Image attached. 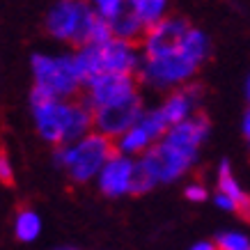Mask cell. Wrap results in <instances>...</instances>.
Listing matches in <instances>:
<instances>
[{
  "label": "cell",
  "mask_w": 250,
  "mask_h": 250,
  "mask_svg": "<svg viewBox=\"0 0 250 250\" xmlns=\"http://www.w3.org/2000/svg\"><path fill=\"white\" fill-rule=\"evenodd\" d=\"M32 120L46 143L62 147L94 131V113L83 99H48L30 94Z\"/></svg>",
  "instance_id": "6da1fadb"
},
{
  "label": "cell",
  "mask_w": 250,
  "mask_h": 250,
  "mask_svg": "<svg viewBox=\"0 0 250 250\" xmlns=\"http://www.w3.org/2000/svg\"><path fill=\"white\" fill-rule=\"evenodd\" d=\"M46 30L51 37L76 48L87 44L101 46L113 39L110 23L94 12L85 0H58L46 14Z\"/></svg>",
  "instance_id": "7a4b0ae2"
},
{
  "label": "cell",
  "mask_w": 250,
  "mask_h": 250,
  "mask_svg": "<svg viewBox=\"0 0 250 250\" xmlns=\"http://www.w3.org/2000/svg\"><path fill=\"white\" fill-rule=\"evenodd\" d=\"M113 154H115V140L92 131V133H87L76 143L55 147L53 161L55 166L62 167L69 174L71 182L87 184L92 179L97 182L99 172L104 170V166L108 163V159Z\"/></svg>",
  "instance_id": "3957f363"
},
{
  "label": "cell",
  "mask_w": 250,
  "mask_h": 250,
  "mask_svg": "<svg viewBox=\"0 0 250 250\" xmlns=\"http://www.w3.org/2000/svg\"><path fill=\"white\" fill-rule=\"evenodd\" d=\"M35 94L48 99H76L83 92V78L78 74L74 55L35 53L30 60Z\"/></svg>",
  "instance_id": "277c9868"
},
{
  "label": "cell",
  "mask_w": 250,
  "mask_h": 250,
  "mask_svg": "<svg viewBox=\"0 0 250 250\" xmlns=\"http://www.w3.org/2000/svg\"><path fill=\"white\" fill-rule=\"evenodd\" d=\"M197 69L200 64L193 58H188L182 48H177L161 58L143 60V67L138 71V81L149 87H156V90H179L193 81Z\"/></svg>",
  "instance_id": "5b68a950"
},
{
  "label": "cell",
  "mask_w": 250,
  "mask_h": 250,
  "mask_svg": "<svg viewBox=\"0 0 250 250\" xmlns=\"http://www.w3.org/2000/svg\"><path fill=\"white\" fill-rule=\"evenodd\" d=\"M138 161H140V166L147 172L152 174V179L156 184H170L182 179L184 174L195 166L197 154L188 152V149H182V147L167 143L163 138L161 143H156L149 152L145 156H140Z\"/></svg>",
  "instance_id": "8992f818"
},
{
  "label": "cell",
  "mask_w": 250,
  "mask_h": 250,
  "mask_svg": "<svg viewBox=\"0 0 250 250\" xmlns=\"http://www.w3.org/2000/svg\"><path fill=\"white\" fill-rule=\"evenodd\" d=\"M167 129L170 126L163 120L159 108H149V110H145L143 117L126 133H122L115 140V152L122 154V156H129V159H140L152 149L154 145L163 140Z\"/></svg>",
  "instance_id": "52a82bcc"
},
{
  "label": "cell",
  "mask_w": 250,
  "mask_h": 250,
  "mask_svg": "<svg viewBox=\"0 0 250 250\" xmlns=\"http://www.w3.org/2000/svg\"><path fill=\"white\" fill-rule=\"evenodd\" d=\"M138 78L120 76V74H101L83 85V101L92 108V113L99 108L115 106L120 101L138 97Z\"/></svg>",
  "instance_id": "ba28073f"
},
{
  "label": "cell",
  "mask_w": 250,
  "mask_h": 250,
  "mask_svg": "<svg viewBox=\"0 0 250 250\" xmlns=\"http://www.w3.org/2000/svg\"><path fill=\"white\" fill-rule=\"evenodd\" d=\"M143 113L145 108L140 94L133 99H126V101H120L115 106L99 108V110H94V131L110 138V140H117L122 133H126L143 117Z\"/></svg>",
  "instance_id": "9c48e42d"
},
{
  "label": "cell",
  "mask_w": 250,
  "mask_h": 250,
  "mask_svg": "<svg viewBox=\"0 0 250 250\" xmlns=\"http://www.w3.org/2000/svg\"><path fill=\"white\" fill-rule=\"evenodd\" d=\"M188 28H190L188 23L184 19H177V16H167L161 23H156L154 28H149L140 39V51H143L145 60L161 58V55L177 51L182 46Z\"/></svg>",
  "instance_id": "30bf717a"
},
{
  "label": "cell",
  "mask_w": 250,
  "mask_h": 250,
  "mask_svg": "<svg viewBox=\"0 0 250 250\" xmlns=\"http://www.w3.org/2000/svg\"><path fill=\"white\" fill-rule=\"evenodd\" d=\"M145 55L140 51V44L126 42V39H108L101 44V62L104 74H120V76H136L143 67Z\"/></svg>",
  "instance_id": "8fae6325"
},
{
  "label": "cell",
  "mask_w": 250,
  "mask_h": 250,
  "mask_svg": "<svg viewBox=\"0 0 250 250\" xmlns=\"http://www.w3.org/2000/svg\"><path fill=\"white\" fill-rule=\"evenodd\" d=\"M133 174H136V159H129V156H122L115 152L104 166V170L99 172L97 186L106 197L131 195Z\"/></svg>",
  "instance_id": "7c38bea8"
},
{
  "label": "cell",
  "mask_w": 250,
  "mask_h": 250,
  "mask_svg": "<svg viewBox=\"0 0 250 250\" xmlns=\"http://www.w3.org/2000/svg\"><path fill=\"white\" fill-rule=\"evenodd\" d=\"M200 104H202V87L188 83L179 90L170 92L166 101L159 106V110L163 120L167 122V126H174V124H182V122L200 115Z\"/></svg>",
  "instance_id": "4fadbf2b"
},
{
  "label": "cell",
  "mask_w": 250,
  "mask_h": 250,
  "mask_svg": "<svg viewBox=\"0 0 250 250\" xmlns=\"http://www.w3.org/2000/svg\"><path fill=\"white\" fill-rule=\"evenodd\" d=\"M209 120H207L205 115H195V117H190V120L182 122V124H174L167 129L166 138L167 143L177 145V147H182V149H188V152H200V147L205 143L207 138H209Z\"/></svg>",
  "instance_id": "5bb4252c"
},
{
  "label": "cell",
  "mask_w": 250,
  "mask_h": 250,
  "mask_svg": "<svg viewBox=\"0 0 250 250\" xmlns=\"http://www.w3.org/2000/svg\"><path fill=\"white\" fill-rule=\"evenodd\" d=\"M216 193L229 197L236 205V213H241L243 218H250V195L241 188V184L236 182L232 166L228 161H220L218 170H216Z\"/></svg>",
  "instance_id": "9a60e30c"
},
{
  "label": "cell",
  "mask_w": 250,
  "mask_h": 250,
  "mask_svg": "<svg viewBox=\"0 0 250 250\" xmlns=\"http://www.w3.org/2000/svg\"><path fill=\"white\" fill-rule=\"evenodd\" d=\"M74 55V62H76V69L81 78H83V85L92 78H97L104 74V62H101V46H94V44H87V46H81L76 48Z\"/></svg>",
  "instance_id": "2e32d148"
},
{
  "label": "cell",
  "mask_w": 250,
  "mask_h": 250,
  "mask_svg": "<svg viewBox=\"0 0 250 250\" xmlns=\"http://www.w3.org/2000/svg\"><path fill=\"white\" fill-rule=\"evenodd\" d=\"M110 23V30H113V37L117 39H126V42H136V44H140V39H143V35L147 30H145V25L140 21H138V16L131 12V7L126 5V7L122 9L120 14L115 16Z\"/></svg>",
  "instance_id": "e0dca14e"
},
{
  "label": "cell",
  "mask_w": 250,
  "mask_h": 250,
  "mask_svg": "<svg viewBox=\"0 0 250 250\" xmlns=\"http://www.w3.org/2000/svg\"><path fill=\"white\" fill-rule=\"evenodd\" d=\"M42 234V216L30 207L19 209L14 216V236L21 243H32L37 241Z\"/></svg>",
  "instance_id": "ac0fdd59"
},
{
  "label": "cell",
  "mask_w": 250,
  "mask_h": 250,
  "mask_svg": "<svg viewBox=\"0 0 250 250\" xmlns=\"http://www.w3.org/2000/svg\"><path fill=\"white\" fill-rule=\"evenodd\" d=\"M129 7L145 25V30L167 19V0H129Z\"/></svg>",
  "instance_id": "d6986e66"
},
{
  "label": "cell",
  "mask_w": 250,
  "mask_h": 250,
  "mask_svg": "<svg viewBox=\"0 0 250 250\" xmlns=\"http://www.w3.org/2000/svg\"><path fill=\"white\" fill-rule=\"evenodd\" d=\"M179 48H182L188 58H193L197 64H202V62L209 58L211 42H209V37H207L202 30H197V28H188V32H186V37H184V42H182Z\"/></svg>",
  "instance_id": "ffe728a7"
},
{
  "label": "cell",
  "mask_w": 250,
  "mask_h": 250,
  "mask_svg": "<svg viewBox=\"0 0 250 250\" xmlns=\"http://www.w3.org/2000/svg\"><path fill=\"white\" fill-rule=\"evenodd\" d=\"M216 248L218 250H250V236L239 229H228L216 236Z\"/></svg>",
  "instance_id": "44dd1931"
},
{
  "label": "cell",
  "mask_w": 250,
  "mask_h": 250,
  "mask_svg": "<svg viewBox=\"0 0 250 250\" xmlns=\"http://www.w3.org/2000/svg\"><path fill=\"white\" fill-rule=\"evenodd\" d=\"M85 2H87L101 19H106V21H113L115 16L129 5V0H85Z\"/></svg>",
  "instance_id": "7402d4cb"
},
{
  "label": "cell",
  "mask_w": 250,
  "mask_h": 250,
  "mask_svg": "<svg viewBox=\"0 0 250 250\" xmlns=\"http://www.w3.org/2000/svg\"><path fill=\"white\" fill-rule=\"evenodd\" d=\"M154 186H156V182L152 179V174L147 172V170L140 166V161L136 159V174H133V190H131V195H143V193H149Z\"/></svg>",
  "instance_id": "603a6c76"
},
{
  "label": "cell",
  "mask_w": 250,
  "mask_h": 250,
  "mask_svg": "<svg viewBox=\"0 0 250 250\" xmlns=\"http://www.w3.org/2000/svg\"><path fill=\"white\" fill-rule=\"evenodd\" d=\"M184 197L188 200V202H207L209 200V188H207L202 182H188L186 184V188H184Z\"/></svg>",
  "instance_id": "cb8c5ba5"
},
{
  "label": "cell",
  "mask_w": 250,
  "mask_h": 250,
  "mask_svg": "<svg viewBox=\"0 0 250 250\" xmlns=\"http://www.w3.org/2000/svg\"><path fill=\"white\" fill-rule=\"evenodd\" d=\"M0 182L2 184H12L14 182V166L5 152H0Z\"/></svg>",
  "instance_id": "d4e9b609"
},
{
  "label": "cell",
  "mask_w": 250,
  "mask_h": 250,
  "mask_svg": "<svg viewBox=\"0 0 250 250\" xmlns=\"http://www.w3.org/2000/svg\"><path fill=\"white\" fill-rule=\"evenodd\" d=\"M213 202H216V207H218V209H223V211L236 213V205L232 202V200H229V197L220 195V193H213Z\"/></svg>",
  "instance_id": "484cf974"
},
{
  "label": "cell",
  "mask_w": 250,
  "mask_h": 250,
  "mask_svg": "<svg viewBox=\"0 0 250 250\" xmlns=\"http://www.w3.org/2000/svg\"><path fill=\"white\" fill-rule=\"evenodd\" d=\"M188 250H218L213 241H195Z\"/></svg>",
  "instance_id": "4316f807"
},
{
  "label": "cell",
  "mask_w": 250,
  "mask_h": 250,
  "mask_svg": "<svg viewBox=\"0 0 250 250\" xmlns=\"http://www.w3.org/2000/svg\"><path fill=\"white\" fill-rule=\"evenodd\" d=\"M243 136H246V140H248V145H250V108L246 110V115H243Z\"/></svg>",
  "instance_id": "83f0119b"
},
{
  "label": "cell",
  "mask_w": 250,
  "mask_h": 250,
  "mask_svg": "<svg viewBox=\"0 0 250 250\" xmlns=\"http://www.w3.org/2000/svg\"><path fill=\"white\" fill-rule=\"evenodd\" d=\"M246 97H248V104H250V76H248V81H246Z\"/></svg>",
  "instance_id": "f1b7e54d"
},
{
  "label": "cell",
  "mask_w": 250,
  "mask_h": 250,
  "mask_svg": "<svg viewBox=\"0 0 250 250\" xmlns=\"http://www.w3.org/2000/svg\"><path fill=\"white\" fill-rule=\"evenodd\" d=\"M53 250H78V248H69V246H64V248H53Z\"/></svg>",
  "instance_id": "f546056e"
}]
</instances>
